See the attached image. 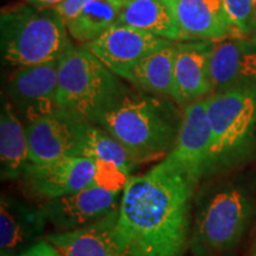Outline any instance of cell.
Returning a JSON list of instances; mask_svg holds the SVG:
<instances>
[{
  "mask_svg": "<svg viewBox=\"0 0 256 256\" xmlns=\"http://www.w3.org/2000/svg\"><path fill=\"white\" fill-rule=\"evenodd\" d=\"M197 185L162 162L124 184L118 235L124 256H183L191 229Z\"/></svg>",
  "mask_w": 256,
  "mask_h": 256,
  "instance_id": "cell-1",
  "label": "cell"
},
{
  "mask_svg": "<svg viewBox=\"0 0 256 256\" xmlns=\"http://www.w3.org/2000/svg\"><path fill=\"white\" fill-rule=\"evenodd\" d=\"M183 114L162 96L128 92L95 124L110 134L136 164L165 158L174 148Z\"/></svg>",
  "mask_w": 256,
  "mask_h": 256,
  "instance_id": "cell-2",
  "label": "cell"
},
{
  "mask_svg": "<svg viewBox=\"0 0 256 256\" xmlns=\"http://www.w3.org/2000/svg\"><path fill=\"white\" fill-rule=\"evenodd\" d=\"M130 92L87 46L70 44L60 56L57 108L84 122L96 120Z\"/></svg>",
  "mask_w": 256,
  "mask_h": 256,
  "instance_id": "cell-3",
  "label": "cell"
},
{
  "mask_svg": "<svg viewBox=\"0 0 256 256\" xmlns=\"http://www.w3.org/2000/svg\"><path fill=\"white\" fill-rule=\"evenodd\" d=\"M68 34L63 18L54 8L22 5L2 10V60L23 68L60 60L72 44Z\"/></svg>",
  "mask_w": 256,
  "mask_h": 256,
  "instance_id": "cell-4",
  "label": "cell"
},
{
  "mask_svg": "<svg viewBox=\"0 0 256 256\" xmlns=\"http://www.w3.org/2000/svg\"><path fill=\"white\" fill-rule=\"evenodd\" d=\"M211 128L209 172L232 168L252 152L256 139V86H241L206 98Z\"/></svg>",
  "mask_w": 256,
  "mask_h": 256,
  "instance_id": "cell-5",
  "label": "cell"
},
{
  "mask_svg": "<svg viewBox=\"0 0 256 256\" xmlns=\"http://www.w3.org/2000/svg\"><path fill=\"white\" fill-rule=\"evenodd\" d=\"M254 215L247 191L229 185L208 198L197 215L192 247L198 255L230 250L244 235Z\"/></svg>",
  "mask_w": 256,
  "mask_h": 256,
  "instance_id": "cell-6",
  "label": "cell"
},
{
  "mask_svg": "<svg viewBox=\"0 0 256 256\" xmlns=\"http://www.w3.org/2000/svg\"><path fill=\"white\" fill-rule=\"evenodd\" d=\"M210 148L211 128L206 98L184 107L177 142L162 162L183 172L197 185L209 172Z\"/></svg>",
  "mask_w": 256,
  "mask_h": 256,
  "instance_id": "cell-7",
  "label": "cell"
},
{
  "mask_svg": "<svg viewBox=\"0 0 256 256\" xmlns=\"http://www.w3.org/2000/svg\"><path fill=\"white\" fill-rule=\"evenodd\" d=\"M22 176L34 196L51 200L96 183L98 166L86 156H66L42 164L28 162Z\"/></svg>",
  "mask_w": 256,
  "mask_h": 256,
  "instance_id": "cell-8",
  "label": "cell"
},
{
  "mask_svg": "<svg viewBox=\"0 0 256 256\" xmlns=\"http://www.w3.org/2000/svg\"><path fill=\"white\" fill-rule=\"evenodd\" d=\"M170 43L172 42L150 32L115 24L84 46L110 72L128 81L140 60Z\"/></svg>",
  "mask_w": 256,
  "mask_h": 256,
  "instance_id": "cell-9",
  "label": "cell"
},
{
  "mask_svg": "<svg viewBox=\"0 0 256 256\" xmlns=\"http://www.w3.org/2000/svg\"><path fill=\"white\" fill-rule=\"evenodd\" d=\"M58 64L60 60H54L23 66L10 78L8 94L26 124L58 110L56 101Z\"/></svg>",
  "mask_w": 256,
  "mask_h": 256,
  "instance_id": "cell-10",
  "label": "cell"
},
{
  "mask_svg": "<svg viewBox=\"0 0 256 256\" xmlns=\"http://www.w3.org/2000/svg\"><path fill=\"white\" fill-rule=\"evenodd\" d=\"M122 190L96 182L68 196L46 200L42 210L56 228L69 232L88 226L119 208Z\"/></svg>",
  "mask_w": 256,
  "mask_h": 256,
  "instance_id": "cell-11",
  "label": "cell"
},
{
  "mask_svg": "<svg viewBox=\"0 0 256 256\" xmlns=\"http://www.w3.org/2000/svg\"><path fill=\"white\" fill-rule=\"evenodd\" d=\"M84 124L57 110L26 124L28 162L42 164L66 156H80Z\"/></svg>",
  "mask_w": 256,
  "mask_h": 256,
  "instance_id": "cell-12",
  "label": "cell"
},
{
  "mask_svg": "<svg viewBox=\"0 0 256 256\" xmlns=\"http://www.w3.org/2000/svg\"><path fill=\"white\" fill-rule=\"evenodd\" d=\"M214 42L185 40L176 43L172 100L186 106L203 100L212 92L210 81V56Z\"/></svg>",
  "mask_w": 256,
  "mask_h": 256,
  "instance_id": "cell-13",
  "label": "cell"
},
{
  "mask_svg": "<svg viewBox=\"0 0 256 256\" xmlns=\"http://www.w3.org/2000/svg\"><path fill=\"white\" fill-rule=\"evenodd\" d=\"M182 34V40L218 42L238 38L222 0H168Z\"/></svg>",
  "mask_w": 256,
  "mask_h": 256,
  "instance_id": "cell-14",
  "label": "cell"
},
{
  "mask_svg": "<svg viewBox=\"0 0 256 256\" xmlns=\"http://www.w3.org/2000/svg\"><path fill=\"white\" fill-rule=\"evenodd\" d=\"M118 217L119 208L82 228L51 234L46 241L62 256H124Z\"/></svg>",
  "mask_w": 256,
  "mask_h": 256,
  "instance_id": "cell-15",
  "label": "cell"
},
{
  "mask_svg": "<svg viewBox=\"0 0 256 256\" xmlns=\"http://www.w3.org/2000/svg\"><path fill=\"white\" fill-rule=\"evenodd\" d=\"M210 81L212 94L252 86L256 81V43L238 38L214 42Z\"/></svg>",
  "mask_w": 256,
  "mask_h": 256,
  "instance_id": "cell-16",
  "label": "cell"
},
{
  "mask_svg": "<svg viewBox=\"0 0 256 256\" xmlns=\"http://www.w3.org/2000/svg\"><path fill=\"white\" fill-rule=\"evenodd\" d=\"M80 156H86L98 164V172L106 176L130 178L138 165L127 150L98 124L86 122Z\"/></svg>",
  "mask_w": 256,
  "mask_h": 256,
  "instance_id": "cell-17",
  "label": "cell"
},
{
  "mask_svg": "<svg viewBox=\"0 0 256 256\" xmlns=\"http://www.w3.org/2000/svg\"><path fill=\"white\" fill-rule=\"evenodd\" d=\"M116 24L150 32L171 42L182 40L174 10L168 0H130Z\"/></svg>",
  "mask_w": 256,
  "mask_h": 256,
  "instance_id": "cell-18",
  "label": "cell"
},
{
  "mask_svg": "<svg viewBox=\"0 0 256 256\" xmlns=\"http://www.w3.org/2000/svg\"><path fill=\"white\" fill-rule=\"evenodd\" d=\"M26 128L8 101H4L0 114V164L2 179H16L28 164Z\"/></svg>",
  "mask_w": 256,
  "mask_h": 256,
  "instance_id": "cell-19",
  "label": "cell"
},
{
  "mask_svg": "<svg viewBox=\"0 0 256 256\" xmlns=\"http://www.w3.org/2000/svg\"><path fill=\"white\" fill-rule=\"evenodd\" d=\"M174 42L153 51L136 64L128 82L148 94L171 98L174 87Z\"/></svg>",
  "mask_w": 256,
  "mask_h": 256,
  "instance_id": "cell-20",
  "label": "cell"
},
{
  "mask_svg": "<svg viewBox=\"0 0 256 256\" xmlns=\"http://www.w3.org/2000/svg\"><path fill=\"white\" fill-rule=\"evenodd\" d=\"M46 215L18 202L2 198L0 206V247L2 252L18 248L43 229Z\"/></svg>",
  "mask_w": 256,
  "mask_h": 256,
  "instance_id": "cell-21",
  "label": "cell"
},
{
  "mask_svg": "<svg viewBox=\"0 0 256 256\" xmlns=\"http://www.w3.org/2000/svg\"><path fill=\"white\" fill-rule=\"evenodd\" d=\"M130 0H90L74 20L66 25L69 34L78 43H92L119 22Z\"/></svg>",
  "mask_w": 256,
  "mask_h": 256,
  "instance_id": "cell-22",
  "label": "cell"
},
{
  "mask_svg": "<svg viewBox=\"0 0 256 256\" xmlns=\"http://www.w3.org/2000/svg\"><path fill=\"white\" fill-rule=\"evenodd\" d=\"M226 14L238 36H252L256 32L254 0H222Z\"/></svg>",
  "mask_w": 256,
  "mask_h": 256,
  "instance_id": "cell-23",
  "label": "cell"
},
{
  "mask_svg": "<svg viewBox=\"0 0 256 256\" xmlns=\"http://www.w3.org/2000/svg\"><path fill=\"white\" fill-rule=\"evenodd\" d=\"M90 0H64L63 2H60V5H57L56 8H54L58 12L60 17L63 18L64 23L68 25L70 22L74 20L80 12L82 11V8L87 5V2Z\"/></svg>",
  "mask_w": 256,
  "mask_h": 256,
  "instance_id": "cell-24",
  "label": "cell"
},
{
  "mask_svg": "<svg viewBox=\"0 0 256 256\" xmlns=\"http://www.w3.org/2000/svg\"><path fill=\"white\" fill-rule=\"evenodd\" d=\"M22 256H62L58 250L50 244L49 242H38L34 246H32L30 249H28Z\"/></svg>",
  "mask_w": 256,
  "mask_h": 256,
  "instance_id": "cell-25",
  "label": "cell"
},
{
  "mask_svg": "<svg viewBox=\"0 0 256 256\" xmlns=\"http://www.w3.org/2000/svg\"><path fill=\"white\" fill-rule=\"evenodd\" d=\"M28 5L34 6V8H56L64 0H26Z\"/></svg>",
  "mask_w": 256,
  "mask_h": 256,
  "instance_id": "cell-26",
  "label": "cell"
},
{
  "mask_svg": "<svg viewBox=\"0 0 256 256\" xmlns=\"http://www.w3.org/2000/svg\"><path fill=\"white\" fill-rule=\"evenodd\" d=\"M2 256H12V255L8 254V252H2Z\"/></svg>",
  "mask_w": 256,
  "mask_h": 256,
  "instance_id": "cell-27",
  "label": "cell"
},
{
  "mask_svg": "<svg viewBox=\"0 0 256 256\" xmlns=\"http://www.w3.org/2000/svg\"><path fill=\"white\" fill-rule=\"evenodd\" d=\"M252 256H256V244H255V248H254V252H252Z\"/></svg>",
  "mask_w": 256,
  "mask_h": 256,
  "instance_id": "cell-28",
  "label": "cell"
},
{
  "mask_svg": "<svg viewBox=\"0 0 256 256\" xmlns=\"http://www.w3.org/2000/svg\"><path fill=\"white\" fill-rule=\"evenodd\" d=\"M254 5H255V10H256V0H254Z\"/></svg>",
  "mask_w": 256,
  "mask_h": 256,
  "instance_id": "cell-29",
  "label": "cell"
}]
</instances>
